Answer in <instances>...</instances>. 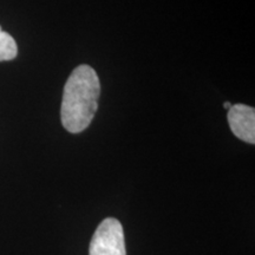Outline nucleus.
I'll use <instances>...</instances> for the list:
<instances>
[{
    "label": "nucleus",
    "mask_w": 255,
    "mask_h": 255,
    "mask_svg": "<svg viewBox=\"0 0 255 255\" xmlns=\"http://www.w3.org/2000/svg\"><path fill=\"white\" fill-rule=\"evenodd\" d=\"M100 96L101 83L97 72L87 64L77 66L64 87L60 107L64 129L71 133L84 131L97 113Z\"/></svg>",
    "instance_id": "nucleus-1"
},
{
    "label": "nucleus",
    "mask_w": 255,
    "mask_h": 255,
    "mask_svg": "<svg viewBox=\"0 0 255 255\" xmlns=\"http://www.w3.org/2000/svg\"><path fill=\"white\" fill-rule=\"evenodd\" d=\"M90 255H127L123 227L119 220L108 218L100 223L92 237Z\"/></svg>",
    "instance_id": "nucleus-2"
},
{
    "label": "nucleus",
    "mask_w": 255,
    "mask_h": 255,
    "mask_svg": "<svg viewBox=\"0 0 255 255\" xmlns=\"http://www.w3.org/2000/svg\"><path fill=\"white\" fill-rule=\"evenodd\" d=\"M228 124L232 132L241 141L255 143V109L246 104H234L228 109Z\"/></svg>",
    "instance_id": "nucleus-3"
},
{
    "label": "nucleus",
    "mask_w": 255,
    "mask_h": 255,
    "mask_svg": "<svg viewBox=\"0 0 255 255\" xmlns=\"http://www.w3.org/2000/svg\"><path fill=\"white\" fill-rule=\"evenodd\" d=\"M18 47L14 38L0 27V62H7L17 57Z\"/></svg>",
    "instance_id": "nucleus-4"
},
{
    "label": "nucleus",
    "mask_w": 255,
    "mask_h": 255,
    "mask_svg": "<svg viewBox=\"0 0 255 255\" xmlns=\"http://www.w3.org/2000/svg\"><path fill=\"white\" fill-rule=\"evenodd\" d=\"M223 107H225L226 109H229V108L232 107V103H229V102H226V103L223 104Z\"/></svg>",
    "instance_id": "nucleus-5"
}]
</instances>
